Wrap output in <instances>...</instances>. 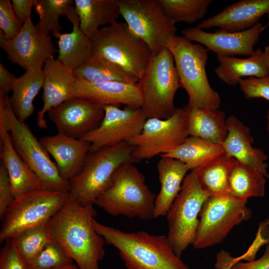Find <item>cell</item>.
I'll use <instances>...</instances> for the list:
<instances>
[{"mask_svg": "<svg viewBox=\"0 0 269 269\" xmlns=\"http://www.w3.org/2000/svg\"><path fill=\"white\" fill-rule=\"evenodd\" d=\"M137 84L142 98L140 108L147 119H164L173 114L175 95L181 85L173 56L167 47L151 56Z\"/></svg>", "mask_w": 269, "mask_h": 269, "instance_id": "obj_6", "label": "cell"}, {"mask_svg": "<svg viewBox=\"0 0 269 269\" xmlns=\"http://www.w3.org/2000/svg\"><path fill=\"white\" fill-rule=\"evenodd\" d=\"M173 57L181 87L186 91L189 105L219 109V94L209 84L206 72L207 49L184 36H175L166 47Z\"/></svg>", "mask_w": 269, "mask_h": 269, "instance_id": "obj_5", "label": "cell"}, {"mask_svg": "<svg viewBox=\"0 0 269 269\" xmlns=\"http://www.w3.org/2000/svg\"><path fill=\"white\" fill-rule=\"evenodd\" d=\"M8 129L13 146L21 158L37 175L47 190L69 192V182L60 175L49 154L29 127L19 121L11 108L9 98L3 97Z\"/></svg>", "mask_w": 269, "mask_h": 269, "instance_id": "obj_11", "label": "cell"}, {"mask_svg": "<svg viewBox=\"0 0 269 269\" xmlns=\"http://www.w3.org/2000/svg\"><path fill=\"white\" fill-rule=\"evenodd\" d=\"M226 122L228 134L221 144L224 153L269 178L268 155L263 149L253 147L249 128L234 116L229 117Z\"/></svg>", "mask_w": 269, "mask_h": 269, "instance_id": "obj_22", "label": "cell"}, {"mask_svg": "<svg viewBox=\"0 0 269 269\" xmlns=\"http://www.w3.org/2000/svg\"><path fill=\"white\" fill-rule=\"evenodd\" d=\"M267 131L269 133V108L268 110V112H267Z\"/></svg>", "mask_w": 269, "mask_h": 269, "instance_id": "obj_49", "label": "cell"}, {"mask_svg": "<svg viewBox=\"0 0 269 269\" xmlns=\"http://www.w3.org/2000/svg\"><path fill=\"white\" fill-rule=\"evenodd\" d=\"M247 203L229 194L208 197L200 213L193 247L202 249L219 244L234 227L249 220L252 213Z\"/></svg>", "mask_w": 269, "mask_h": 269, "instance_id": "obj_12", "label": "cell"}, {"mask_svg": "<svg viewBox=\"0 0 269 269\" xmlns=\"http://www.w3.org/2000/svg\"><path fill=\"white\" fill-rule=\"evenodd\" d=\"M75 7L81 30L92 39L101 26L117 21L121 15L116 0H75Z\"/></svg>", "mask_w": 269, "mask_h": 269, "instance_id": "obj_26", "label": "cell"}, {"mask_svg": "<svg viewBox=\"0 0 269 269\" xmlns=\"http://www.w3.org/2000/svg\"><path fill=\"white\" fill-rule=\"evenodd\" d=\"M73 97L84 99L103 107L121 105L141 108L142 98L136 83L121 82L91 83L76 78Z\"/></svg>", "mask_w": 269, "mask_h": 269, "instance_id": "obj_19", "label": "cell"}, {"mask_svg": "<svg viewBox=\"0 0 269 269\" xmlns=\"http://www.w3.org/2000/svg\"><path fill=\"white\" fill-rule=\"evenodd\" d=\"M188 136L184 109L176 108L168 118L147 119L141 133L127 142L134 147L133 156L137 162L169 152Z\"/></svg>", "mask_w": 269, "mask_h": 269, "instance_id": "obj_13", "label": "cell"}, {"mask_svg": "<svg viewBox=\"0 0 269 269\" xmlns=\"http://www.w3.org/2000/svg\"><path fill=\"white\" fill-rule=\"evenodd\" d=\"M93 225L106 243L118 250L127 269H189L176 254L166 236L143 231L124 232L95 218Z\"/></svg>", "mask_w": 269, "mask_h": 269, "instance_id": "obj_2", "label": "cell"}, {"mask_svg": "<svg viewBox=\"0 0 269 269\" xmlns=\"http://www.w3.org/2000/svg\"><path fill=\"white\" fill-rule=\"evenodd\" d=\"M73 260L58 242L51 240L30 264L31 269H57L73 264Z\"/></svg>", "mask_w": 269, "mask_h": 269, "instance_id": "obj_37", "label": "cell"}, {"mask_svg": "<svg viewBox=\"0 0 269 269\" xmlns=\"http://www.w3.org/2000/svg\"><path fill=\"white\" fill-rule=\"evenodd\" d=\"M238 84L246 99L263 98L269 101V74L259 78H242Z\"/></svg>", "mask_w": 269, "mask_h": 269, "instance_id": "obj_39", "label": "cell"}, {"mask_svg": "<svg viewBox=\"0 0 269 269\" xmlns=\"http://www.w3.org/2000/svg\"><path fill=\"white\" fill-rule=\"evenodd\" d=\"M94 205H82L69 196L46 224L52 240L65 250L79 269H100L105 239L95 229Z\"/></svg>", "mask_w": 269, "mask_h": 269, "instance_id": "obj_1", "label": "cell"}, {"mask_svg": "<svg viewBox=\"0 0 269 269\" xmlns=\"http://www.w3.org/2000/svg\"><path fill=\"white\" fill-rule=\"evenodd\" d=\"M57 133L82 138L97 128L104 116L100 105L88 100L73 97L47 112Z\"/></svg>", "mask_w": 269, "mask_h": 269, "instance_id": "obj_16", "label": "cell"}, {"mask_svg": "<svg viewBox=\"0 0 269 269\" xmlns=\"http://www.w3.org/2000/svg\"><path fill=\"white\" fill-rule=\"evenodd\" d=\"M72 0H36L35 10L39 20L36 25L44 33L51 32L56 38H59L62 27L59 23V17L64 15L71 23L79 17L75 6H72Z\"/></svg>", "mask_w": 269, "mask_h": 269, "instance_id": "obj_32", "label": "cell"}, {"mask_svg": "<svg viewBox=\"0 0 269 269\" xmlns=\"http://www.w3.org/2000/svg\"><path fill=\"white\" fill-rule=\"evenodd\" d=\"M263 56L265 64L269 70V44L265 46L263 51Z\"/></svg>", "mask_w": 269, "mask_h": 269, "instance_id": "obj_47", "label": "cell"}, {"mask_svg": "<svg viewBox=\"0 0 269 269\" xmlns=\"http://www.w3.org/2000/svg\"><path fill=\"white\" fill-rule=\"evenodd\" d=\"M102 107L104 116L100 124L82 138L90 143V152L127 141L141 133L147 120L140 108Z\"/></svg>", "mask_w": 269, "mask_h": 269, "instance_id": "obj_14", "label": "cell"}, {"mask_svg": "<svg viewBox=\"0 0 269 269\" xmlns=\"http://www.w3.org/2000/svg\"><path fill=\"white\" fill-rule=\"evenodd\" d=\"M263 50L257 49L247 58L217 55L219 65L215 68L217 77L229 86H236L240 79L249 76L262 77L269 74L263 56Z\"/></svg>", "mask_w": 269, "mask_h": 269, "instance_id": "obj_27", "label": "cell"}, {"mask_svg": "<svg viewBox=\"0 0 269 269\" xmlns=\"http://www.w3.org/2000/svg\"><path fill=\"white\" fill-rule=\"evenodd\" d=\"M44 73L42 68L25 70L16 78L9 98L10 105L17 119L23 123L35 111L33 101L43 87Z\"/></svg>", "mask_w": 269, "mask_h": 269, "instance_id": "obj_28", "label": "cell"}, {"mask_svg": "<svg viewBox=\"0 0 269 269\" xmlns=\"http://www.w3.org/2000/svg\"><path fill=\"white\" fill-rule=\"evenodd\" d=\"M0 45L11 63L25 70L42 68L56 52L50 35L41 31L31 17L14 38L6 40L0 34Z\"/></svg>", "mask_w": 269, "mask_h": 269, "instance_id": "obj_15", "label": "cell"}, {"mask_svg": "<svg viewBox=\"0 0 269 269\" xmlns=\"http://www.w3.org/2000/svg\"><path fill=\"white\" fill-rule=\"evenodd\" d=\"M237 262V258L233 257L229 252L221 250L216 255L215 268L216 269H231Z\"/></svg>", "mask_w": 269, "mask_h": 269, "instance_id": "obj_46", "label": "cell"}, {"mask_svg": "<svg viewBox=\"0 0 269 269\" xmlns=\"http://www.w3.org/2000/svg\"><path fill=\"white\" fill-rule=\"evenodd\" d=\"M166 15L175 23H193L202 18L212 0H158Z\"/></svg>", "mask_w": 269, "mask_h": 269, "instance_id": "obj_36", "label": "cell"}, {"mask_svg": "<svg viewBox=\"0 0 269 269\" xmlns=\"http://www.w3.org/2000/svg\"><path fill=\"white\" fill-rule=\"evenodd\" d=\"M0 158L8 173L14 198L27 192L47 189L16 151L8 130L0 131Z\"/></svg>", "mask_w": 269, "mask_h": 269, "instance_id": "obj_23", "label": "cell"}, {"mask_svg": "<svg viewBox=\"0 0 269 269\" xmlns=\"http://www.w3.org/2000/svg\"><path fill=\"white\" fill-rule=\"evenodd\" d=\"M14 199L11 185L7 170L0 162V217L2 218L5 210Z\"/></svg>", "mask_w": 269, "mask_h": 269, "instance_id": "obj_42", "label": "cell"}, {"mask_svg": "<svg viewBox=\"0 0 269 269\" xmlns=\"http://www.w3.org/2000/svg\"><path fill=\"white\" fill-rule=\"evenodd\" d=\"M68 197V192L43 189L14 198L1 218L0 243L27 229L46 224L61 209Z\"/></svg>", "mask_w": 269, "mask_h": 269, "instance_id": "obj_9", "label": "cell"}, {"mask_svg": "<svg viewBox=\"0 0 269 269\" xmlns=\"http://www.w3.org/2000/svg\"><path fill=\"white\" fill-rule=\"evenodd\" d=\"M265 28V26L259 22L250 28L239 32L218 29L215 32H209L195 26L185 28L181 32L187 39L198 43L217 55L250 56L255 53L254 47Z\"/></svg>", "mask_w": 269, "mask_h": 269, "instance_id": "obj_17", "label": "cell"}, {"mask_svg": "<svg viewBox=\"0 0 269 269\" xmlns=\"http://www.w3.org/2000/svg\"><path fill=\"white\" fill-rule=\"evenodd\" d=\"M269 243V219L260 222L256 237L248 251L237 258L238 262L245 260L247 262L255 260L256 254L262 245Z\"/></svg>", "mask_w": 269, "mask_h": 269, "instance_id": "obj_41", "label": "cell"}, {"mask_svg": "<svg viewBox=\"0 0 269 269\" xmlns=\"http://www.w3.org/2000/svg\"><path fill=\"white\" fill-rule=\"evenodd\" d=\"M231 269H269V245H267L263 255L258 260L247 262H239Z\"/></svg>", "mask_w": 269, "mask_h": 269, "instance_id": "obj_44", "label": "cell"}, {"mask_svg": "<svg viewBox=\"0 0 269 269\" xmlns=\"http://www.w3.org/2000/svg\"><path fill=\"white\" fill-rule=\"evenodd\" d=\"M269 12V0H241L201 22V29L218 27L227 32H239L250 28Z\"/></svg>", "mask_w": 269, "mask_h": 269, "instance_id": "obj_21", "label": "cell"}, {"mask_svg": "<svg viewBox=\"0 0 269 269\" xmlns=\"http://www.w3.org/2000/svg\"><path fill=\"white\" fill-rule=\"evenodd\" d=\"M57 269H79L78 266L74 264Z\"/></svg>", "mask_w": 269, "mask_h": 269, "instance_id": "obj_48", "label": "cell"}, {"mask_svg": "<svg viewBox=\"0 0 269 269\" xmlns=\"http://www.w3.org/2000/svg\"><path fill=\"white\" fill-rule=\"evenodd\" d=\"M160 157L157 165L160 188L156 196L154 218L166 216L188 171L186 165L176 159L164 156Z\"/></svg>", "mask_w": 269, "mask_h": 269, "instance_id": "obj_25", "label": "cell"}, {"mask_svg": "<svg viewBox=\"0 0 269 269\" xmlns=\"http://www.w3.org/2000/svg\"><path fill=\"white\" fill-rule=\"evenodd\" d=\"M235 160L224 153L198 169L200 183L210 196L229 194V178Z\"/></svg>", "mask_w": 269, "mask_h": 269, "instance_id": "obj_34", "label": "cell"}, {"mask_svg": "<svg viewBox=\"0 0 269 269\" xmlns=\"http://www.w3.org/2000/svg\"><path fill=\"white\" fill-rule=\"evenodd\" d=\"M51 240L47 225L45 224L27 229L7 241L30 265Z\"/></svg>", "mask_w": 269, "mask_h": 269, "instance_id": "obj_35", "label": "cell"}, {"mask_svg": "<svg viewBox=\"0 0 269 269\" xmlns=\"http://www.w3.org/2000/svg\"><path fill=\"white\" fill-rule=\"evenodd\" d=\"M36 0H12L13 11L21 24L30 17L31 9L35 6Z\"/></svg>", "mask_w": 269, "mask_h": 269, "instance_id": "obj_43", "label": "cell"}, {"mask_svg": "<svg viewBox=\"0 0 269 269\" xmlns=\"http://www.w3.org/2000/svg\"><path fill=\"white\" fill-rule=\"evenodd\" d=\"M183 108L189 136L215 144H221L223 142L228 134L227 119L223 112L188 104Z\"/></svg>", "mask_w": 269, "mask_h": 269, "instance_id": "obj_24", "label": "cell"}, {"mask_svg": "<svg viewBox=\"0 0 269 269\" xmlns=\"http://www.w3.org/2000/svg\"><path fill=\"white\" fill-rule=\"evenodd\" d=\"M223 153L224 151L221 144L189 136L172 151L160 156L176 159L183 162L188 170H192L200 168Z\"/></svg>", "mask_w": 269, "mask_h": 269, "instance_id": "obj_30", "label": "cell"}, {"mask_svg": "<svg viewBox=\"0 0 269 269\" xmlns=\"http://www.w3.org/2000/svg\"><path fill=\"white\" fill-rule=\"evenodd\" d=\"M0 269H31V268L9 241H6L0 252Z\"/></svg>", "mask_w": 269, "mask_h": 269, "instance_id": "obj_40", "label": "cell"}, {"mask_svg": "<svg viewBox=\"0 0 269 269\" xmlns=\"http://www.w3.org/2000/svg\"><path fill=\"white\" fill-rule=\"evenodd\" d=\"M17 77L0 63V96H7Z\"/></svg>", "mask_w": 269, "mask_h": 269, "instance_id": "obj_45", "label": "cell"}, {"mask_svg": "<svg viewBox=\"0 0 269 269\" xmlns=\"http://www.w3.org/2000/svg\"><path fill=\"white\" fill-rule=\"evenodd\" d=\"M155 199L143 174L134 163L128 162L117 169L94 204L113 216L148 220L154 218Z\"/></svg>", "mask_w": 269, "mask_h": 269, "instance_id": "obj_3", "label": "cell"}, {"mask_svg": "<svg viewBox=\"0 0 269 269\" xmlns=\"http://www.w3.org/2000/svg\"><path fill=\"white\" fill-rule=\"evenodd\" d=\"M116 0L130 30L147 45L152 55L177 36L175 23L166 15L158 0Z\"/></svg>", "mask_w": 269, "mask_h": 269, "instance_id": "obj_10", "label": "cell"}, {"mask_svg": "<svg viewBox=\"0 0 269 269\" xmlns=\"http://www.w3.org/2000/svg\"><path fill=\"white\" fill-rule=\"evenodd\" d=\"M92 40V55L118 65L137 82L152 55L147 45L126 22H117L101 28Z\"/></svg>", "mask_w": 269, "mask_h": 269, "instance_id": "obj_7", "label": "cell"}, {"mask_svg": "<svg viewBox=\"0 0 269 269\" xmlns=\"http://www.w3.org/2000/svg\"><path fill=\"white\" fill-rule=\"evenodd\" d=\"M71 32L61 34L58 38V59L71 71L84 64L91 56L92 39L79 25V19L72 23Z\"/></svg>", "mask_w": 269, "mask_h": 269, "instance_id": "obj_29", "label": "cell"}, {"mask_svg": "<svg viewBox=\"0 0 269 269\" xmlns=\"http://www.w3.org/2000/svg\"><path fill=\"white\" fill-rule=\"evenodd\" d=\"M210 196L200 183L198 169L191 170L184 178L181 189L166 215L168 230L167 237L179 257L193 245L202 207Z\"/></svg>", "mask_w": 269, "mask_h": 269, "instance_id": "obj_8", "label": "cell"}, {"mask_svg": "<svg viewBox=\"0 0 269 269\" xmlns=\"http://www.w3.org/2000/svg\"><path fill=\"white\" fill-rule=\"evenodd\" d=\"M44 73L43 107L37 112V126L47 128L44 119L46 113L52 108L73 98V87L76 78L72 71L68 69L58 59L46 61L42 68Z\"/></svg>", "mask_w": 269, "mask_h": 269, "instance_id": "obj_20", "label": "cell"}, {"mask_svg": "<svg viewBox=\"0 0 269 269\" xmlns=\"http://www.w3.org/2000/svg\"><path fill=\"white\" fill-rule=\"evenodd\" d=\"M77 79L91 83L137 81L118 65L98 56L91 55L82 65L73 71Z\"/></svg>", "mask_w": 269, "mask_h": 269, "instance_id": "obj_33", "label": "cell"}, {"mask_svg": "<svg viewBox=\"0 0 269 269\" xmlns=\"http://www.w3.org/2000/svg\"><path fill=\"white\" fill-rule=\"evenodd\" d=\"M266 178L259 171L235 159L229 176L228 193L245 201L252 197H263Z\"/></svg>", "mask_w": 269, "mask_h": 269, "instance_id": "obj_31", "label": "cell"}, {"mask_svg": "<svg viewBox=\"0 0 269 269\" xmlns=\"http://www.w3.org/2000/svg\"><path fill=\"white\" fill-rule=\"evenodd\" d=\"M268 14L269 23V12L268 13Z\"/></svg>", "mask_w": 269, "mask_h": 269, "instance_id": "obj_50", "label": "cell"}, {"mask_svg": "<svg viewBox=\"0 0 269 269\" xmlns=\"http://www.w3.org/2000/svg\"><path fill=\"white\" fill-rule=\"evenodd\" d=\"M127 141L90 152L81 172L69 181V195L82 205H94L123 164L135 163Z\"/></svg>", "mask_w": 269, "mask_h": 269, "instance_id": "obj_4", "label": "cell"}, {"mask_svg": "<svg viewBox=\"0 0 269 269\" xmlns=\"http://www.w3.org/2000/svg\"><path fill=\"white\" fill-rule=\"evenodd\" d=\"M39 141L54 159L61 177L68 182L81 172L90 152L89 142L60 133L42 136Z\"/></svg>", "mask_w": 269, "mask_h": 269, "instance_id": "obj_18", "label": "cell"}, {"mask_svg": "<svg viewBox=\"0 0 269 269\" xmlns=\"http://www.w3.org/2000/svg\"><path fill=\"white\" fill-rule=\"evenodd\" d=\"M22 25L16 16L10 1L0 0V34L6 40L13 39L19 33Z\"/></svg>", "mask_w": 269, "mask_h": 269, "instance_id": "obj_38", "label": "cell"}]
</instances>
